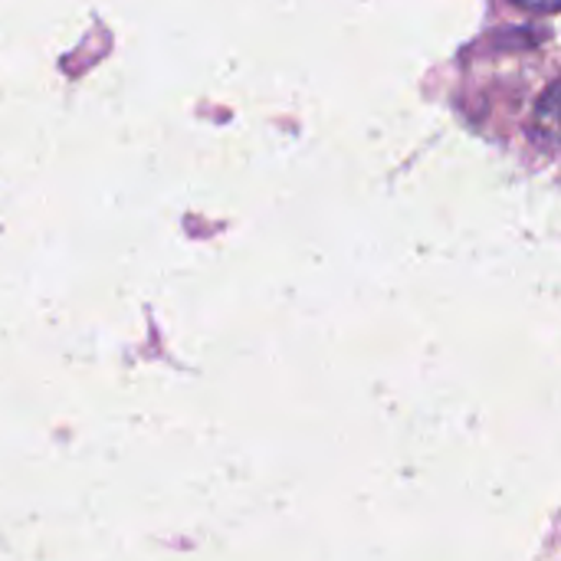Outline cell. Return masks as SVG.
Instances as JSON below:
<instances>
[{"label": "cell", "instance_id": "6da1fadb", "mask_svg": "<svg viewBox=\"0 0 561 561\" xmlns=\"http://www.w3.org/2000/svg\"><path fill=\"white\" fill-rule=\"evenodd\" d=\"M533 135L539 138H561V82L546 92V99L539 102L536 122H533Z\"/></svg>", "mask_w": 561, "mask_h": 561}]
</instances>
